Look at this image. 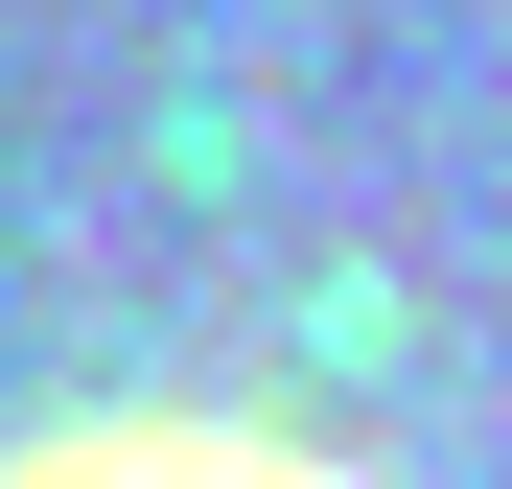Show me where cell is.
<instances>
[{
    "label": "cell",
    "instance_id": "obj_1",
    "mask_svg": "<svg viewBox=\"0 0 512 489\" xmlns=\"http://www.w3.org/2000/svg\"><path fill=\"white\" fill-rule=\"evenodd\" d=\"M24 489H303V466H256V443H94V466H24Z\"/></svg>",
    "mask_w": 512,
    "mask_h": 489
}]
</instances>
